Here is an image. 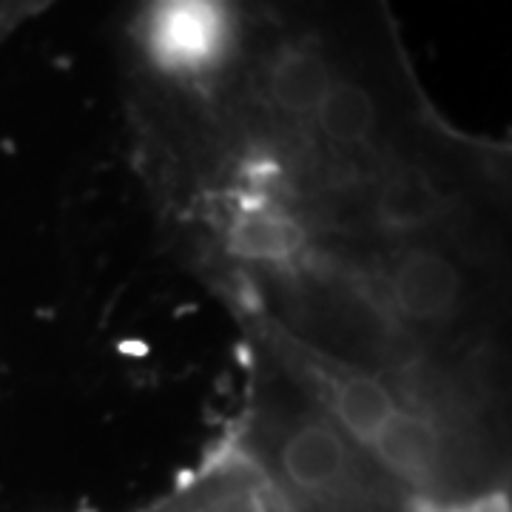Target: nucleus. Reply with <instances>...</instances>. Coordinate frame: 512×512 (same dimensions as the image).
Wrapping results in <instances>:
<instances>
[{
    "label": "nucleus",
    "instance_id": "obj_4",
    "mask_svg": "<svg viewBox=\"0 0 512 512\" xmlns=\"http://www.w3.org/2000/svg\"><path fill=\"white\" fill-rule=\"evenodd\" d=\"M55 0H0V43L9 35H15L23 23L49 9Z\"/></svg>",
    "mask_w": 512,
    "mask_h": 512
},
{
    "label": "nucleus",
    "instance_id": "obj_3",
    "mask_svg": "<svg viewBox=\"0 0 512 512\" xmlns=\"http://www.w3.org/2000/svg\"><path fill=\"white\" fill-rule=\"evenodd\" d=\"M131 512H282L274 487L222 430L165 493Z\"/></svg>",
    "mask_w": 512,
    "mask_h": 512
},
{
    "label": "nucleus",
    "instance_id": "obj_2",
    "mask_svg": "<svg viewBox=\"0 0 512 512\" xmlns=\"http://www.w3.org/2000/svg\"><path fill=\"white\" fill-rule=\"evenodd\" d=\"M237 330L242 393L222 430L268 478L282 512H427L254 330Z\"/></svg>",
    "mask_w": 512,
    "mask_h": 512
},
{
    "label": "nucleus",
    "instance_id": "obj_1",
    "mask_svg": "<svg viewBox=\"0 0 512 512\" xmlns=\"http://www.w3.org/2000/svg\"><path fill=\"white\" fill-rule=\"evenodd\" d=\"M131 165L191 271L510 234V146L424 89L393 0H140Z\"/></svg>",
    "mask_w": 512,
    "mask_h": 512
}]
</instances>
